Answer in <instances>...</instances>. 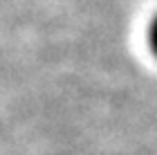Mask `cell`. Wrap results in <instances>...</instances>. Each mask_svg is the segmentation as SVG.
Here are the masks:
<instances>
[{
  "mask_svg": "<svg viewBox=\"0 0 157 155\" xmlns=\"http://www.w3.org/2000/svg\"><path fill=\"white\" fill-rule=\"evenodd\" d=\"M148 45H151V50H153V54L157 56V16L153 18V23H151V27H148Z\"/></svg>",
  "mask_w": 157,
  "mask_h": 155,
  "instance_id": "obj_1",
  "label": "cell"
}]
</instances>
